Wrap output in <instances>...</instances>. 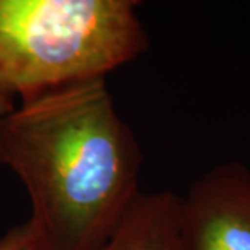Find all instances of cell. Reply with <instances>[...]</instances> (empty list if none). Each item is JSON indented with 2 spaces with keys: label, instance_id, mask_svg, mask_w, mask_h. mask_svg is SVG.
Wrapping results in <instances>:
<instances>
[{
  "label": "cell",
  "instance_id": "277c9868",
  "mask_svg": "<svg viewBox=\"0 0 250 250\" xmlns=\"http://www.w3.org/2000/svg\"><path fill=\"white\" fill-rule=\"evenodd\" d=\"M179 202L171 192H141L99 250H177Z\"/></svg>",
  "mask_w": 250,
  "mask_h": 250
},
{
  "label": "cell",
  "instance_id": "3957f363",
  "mask_svg": "<svg viewBox=\"0 0 250 250\" xmlns=\"http://www.w3.org/2000/svg\"><path fill=\"white\" fill-rule=\"evenodd\" d=\"M177 250H250V170L228 161L205 172L179 202Z\"/></svg>",
  "mask_w": 250,
  "mask_h": 250
},
{
  "label": "cell",
  "instance_id": "8992f818",
  "mask_svg": "<svg viewBox=\"0 0 250 250\" xmlns=\"http://www.w3.org/2000/svg\"><path fill=\"white\" fill-rule=\"evenodd\" d=\"M14 108H16L14 96L0 85V126L3 124V121L6 120V117L9 116Z\"/></svg>",
  "mask_w": 250,
  "mask_h": 250
},
{
  "label": "cell",
  "instance_id": "5b68a950",
  "mask_svg": "<svg viewBox=\"0 0 250 250\" xmlns=\"http://www.w3.org/2000/svg\"><path fill=\"white\" fill-rule=\"evenodd\" d=\"M0 250H49L43 235L29 218L16 225L0 239Z\"/></svg>",
  "mask_w": 250,
  "mask_h": 250
},
{
  "label": "cell",
  "instance_id": "7a4b0ae2",
  "mask_svg": "<svg viewBox=\"0 0 250 250\" xmlns=\"http://www.w3.org/2000/svg\"><path fill=\"white\" fill-rule=\"evenodd\" d=\"M135 0H0V85L13 96L106 78L146 52Z\"/></svg>",
  "mask_w": 250,
  "mask_h": 250
},
{
  "label": "cell",
  "instance_id": "6da1fadb",
  "mask_svg": "<svg viewBox=\"0 0 250 250\" xmlns=\"http://www.w3.org/2000/svg\"><path fill=\"white\" fill-rule=\"evenodd\" d=\"M0 163L27 189L49 250L102 249L141 193V147L106 78L21 99L0 126Z\"/></svg>",
  "mask_w": 250,
  "mask_h": 250
}]
</instances>
